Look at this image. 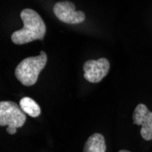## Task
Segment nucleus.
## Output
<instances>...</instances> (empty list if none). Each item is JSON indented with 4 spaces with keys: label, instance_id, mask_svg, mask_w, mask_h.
Segmentation results:
<instances>
[{
    "label": "nucleus",
    "instance_id": "f257e3e1",
    "mask_svg": "<svg viewBox=\"0 0 152 152\" xmlns=\"http://www.w3.org/2000/svg\"><path fill=\"white\" fill-rule=\"evenodd\" d=\"M24 26L13 32L11 40L14 44L23 45L34 40H42L46 35L47 27L39 14L33 9L26 8L20 13Z\"/></svg>",
    "mask_w": 152,
    "mask_h": 152
},
{
    "label": "nucleus",
    "instance_id": "f03ea898",
    "mask_svg": "<svg viewBox=\"0 0 152 152\" xmlns=\"http://www.w3.org/2000/svg\"><path fill=\"white\" fill-rule=\"evenodd\" d=\"M48 62L46 52L41 51L38 56L29 57L23 59L16 67L15 76L24 86L35 85L40 72L44 69Z\"/></svg>",
    "mask_w": 152,
    "mask_h": 152
},
{
    "label": "nucleus",
    "instance_id": "7ed1b4c3",
    "mask_svg": "<svg viewBox=\"0 0 152 152\" xmlns=\"http://www.w3.org/2000/svg\"><path fill=\"white\" fill-rule=\"evenodd\" d=\"M26 120V114L19 105L13 101L0 102V126H7V132L8 134H16L17 129L23 127Z\"/></svg>",
    "mask_w": 152,
    "mask_h": 152
},
{
    "label": "nucleus",
    "instance_id": "20e7f679",
    "mask_svg": "<svg viewBox=\"0 0 152 152\" xmlns=\"http://www.w3.org/2000/svg\"><path fill=\"white\" fill-rule=\"evenodd\" d=\"M53 11L57 18L66 24H80L86 19L84 12L76 10L75 5L70 1H66V0L57 2L54 5Z\"/></svg>",
    "mask_w": 152,
    "mask_h": 152
},
{
    "label": "nucleus",
    "instance_id": "39448f33",
    "mask_svg": "<svg viewBox=\"0 0 152 152\" xmlns=\"http://www.w3.org/2000/svg\"><path fill=\"white\" fill-rule=\"evenodd\" d=\"M109 66V61L105 58L88 60L83 65L84 77L90 83H99L107 75Z\"/></svg>",
    "mask_w": 152,
    "mask_h": 152
},
{
    "label": "nucleus",
    "instance_id": "423d86ee",
    "mask_svg": "<svg viewBox=\"0 0 152 152\" xmlns=\"http://www.w3.org/2000/svg\"><path fill=\"white\" fill-rule=\"evenodd\" d=\"M133 123L137 126H141L140 135L144 140H152V112L145 104H139L135 107Z\"/></svg>",
    "mask_w": 152,
    "mask_h": 152
},
{
    "label": "nucleus",
    "instance_id": "0eeeda50",
    "mask_svg": "<svg viewBox=\"0 0 152 152\" xmlns=\"http://www.w3.org/2000/svg\"><path fill=\"white\" fill-rule=\"evenodd\" d=\"M107 145L105 137L100 133L92 134L86 141L83 152H106Z\"/></svg>",
    "mask_w": 152,
    "mask_h": 152
},
{
    "label": "nucleus",
    "instance_id": "6e6552de",
    "mask_svg": "<svg viewBox=\"0 0 152 152\" xmlns=\"http://www.w3.org/2000/svg\"><path fill=\"white\" fill-rule=\"evenodd\" d=\"M19 106L26 115L32 118H37L41 114V108L39 105L33 99L28 98V96H25L21 99Z\"/></svg>",
    "mask_w": 152,
    "mask_h": 152
},
{
    "label": "nucleus",
    "instance_id": "1a4fd4ad",
    "mask_svg": "<svg viewBox=\"0 0 152 152\" xmlns=\"http://www.w3.org/2000/svg\"><path fill=\"white\" fill-rule=\"evenodd\" d=\"M118 152H131V151H129V150H126V149H120Z\"/></svg>",
    "mask_w": 152,
    "mask_h": 152
}]
</instances>
